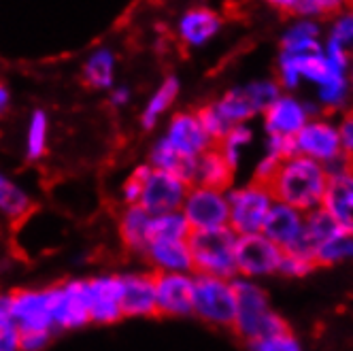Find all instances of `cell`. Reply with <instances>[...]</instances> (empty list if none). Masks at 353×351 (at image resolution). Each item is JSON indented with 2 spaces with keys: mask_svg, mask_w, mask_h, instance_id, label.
I'll use <instances>...</instances> for the list:
<instances>
[{
  "mask_svg": "<svg viewBox=\"0 0 353 351\" xmlns=\"http://www.w3.org/2000/svg\"><path fill=\"white\" fill-rule=\"evenodd\" d=\"M32 198L19 185H15L5 172H0V213L3 217L17 223L32 211Z\"/></svg>",
  "mask_w": 353,
  "mask_h": 351,
  "instance_id": "d4e9b609",
  "label": "cell"
},
{
  "mask_svg": "<svg viewBox=\"0 0 353 351\" xmlns=\"http://www.w3.org/2000/svg\"><path fill=\"white\" fill-rule=\"evenodd\" d=\"M236 290V321L234 332L247 343H256L262 339L290 334V325L283 317L276 315L270 305L266 292L251 283L249 279H234Z\"/></svg>",
  "mask_w": 353,
  "mask_h": 351,
  "instance_id": "7a4b0ae2",
  "label": "cell"
},
{
  "mask_svg": "<svg viewBox=\"0 0 353 351\" xmlns=\"http://www.w3.org/2000/svg\"><path fill=\"white\" fill-rule=\"evenodd\" d=\"M315 266L317 264L313 260H309V258H300V256L283 252V260H281L279 272L288 274V277H305V274H309Z\"/></svg>",
  "mask_w": 353,
  "mask_h": 351,
  "instance_id": "60d3db41",
  "label": "cell"
},
{
  "mask_svg": "<svg viewBox=\"0 0 353 351\" xmlns=\"http://www.w3.org/2000/svg\"><path fill=\"white\" fill-rule=\"evenodd\" d=\"M270 7L279 9L283 15H296L302 19H321L341 13V3L336 0H274Z\"/></svg>",
  "mask_w": 353,
  "mask_h": 351,
  "instance_id": "484cf974",
  "label": "cell"
},
{
  "mask_svg": "<svg viewBox=\"0 0 353 351\" xmlns=\"http://www.w3.org/2000/svg\"><path fill=\"white\" fill-rule=\"evenodd\" d=\"M13 321L19 334L26 332H56L52 315V296L45 290H17L11 292Z\"/></svg>",
  "mask_w": 353,
  "mask_h": 351,
  "instance_id": "52a82bcc",
  "label": "cell"
},
{
  "mask_svg": "<svg viewBox=\"0 0 353 351\" xmlns=\"http://www.w3.org/2000/svg\"><path fill=\"white\" fill-rule=\"evenodd\" d=\"M47 115L45 111L37 109L30 115L28 121V132H26V158L30 162H37L45 156L47 152Z\"/></svg>",
  "mask_w": 353,
  "mask_h": 351,
  "instance_id": "4dcf8cb0",
  "label": "cell"
},
{
  "mask_svg": "<svg viewBox=\"0 0 353 351\" xmlns=\"http://www.w3.org/2000/svg\"><path fill=\"white\" fill-rule=\"evenodd\" d=\"M194 313L207 323L232 328L236 321V290L232 281L194 274Z\"/></svg>",
  "mask_w": 353,
  "mask_h": 351,
  "instance_id": "277c9868",
  "label": "cell"
},
{
  "mask_svg": "<svg viewBox=\"0 0 353 351\" xmlns=\"http://www.w3.org/2000/svg\"><path fill=\"white\" fill-rule=\"evenodd\" d=\"M236 239L239 237L230 225L215 230H192L188 247L192 252L196 274H209V277L234 281L239 274L234 260Z\"/></svg>",
  "mask_w": 353,
  "mask_h": 351,
  "instance_id": "3957f363",
  "label": "cell"
},
{
  "mask_svg": "<svg viewBox=\"0 0 353 351\" xmlns=\"http://www.w3.org/2000/svg\"><path fill=\"white\" fill-rule=\"evenodd\" d=\"M176 94H179V81H176V77H166L164 83L154 92V96L149 98V103L145 105V109L141 113V126L145 130L156 128L158 119L170 109Z\"/></svg>",
  "mask_w": 353,
  "mask_h": 351,
  "instance_id": "4316f807",
  "label": "cell"
},
{
  "mask_svg": "<svg viewBox=\"0 0 353 351\" xmlns=\"http://www.w3.org/2000/svg\"><path fill=\"white\" fill-rule=\"evenodd\" d=\"M190 234L192 228L181 211L166 213L151 219V232H149L151 241H188Z\"/></svg>",
  "mask_w": 353,
  "mask_h": 351,
  "instance_id": "f1b7e54d",
  "label": "cell"
},
{
  "mask_svg": "<svg viewBox=\"0 0 353 351\" xmlns=\"http://www.w3.org/2000/svg\"><path fill=\"white\" fill-rule=\"evenodd\" d=\"M117 56L109 47H98L88 56L83 64V81L92 90H109L115 81Z\"/></svg>",
  "mask_w": 353,
  "mask_h": 351,
  "instance_id": "cb8c5ba5",
  "label": "cell"
},
{
  "mask_svg": "<svg viewBox=\"0 0 353 351\" xmlns=\"http://www.w3.org/2000/svg\"><path fill=\"white\" fill-rule=\"evenodd\" d=\"M251 351H302L300 343L294 339V334H279V337H270L262 339L256 343H249Z\"/></svg>",
  "mask_w": 353,
  "mask_h": 351,
  "instance_id": "f35d334b",
  "label": "cell"
},
{
  "mask_svg": "<svg viewBox=\"0 0 353 351\" xmlns=\"http://www.w3.org/2000/svg\"><path fill=\"white\" fill-rule=\"evenodd\" d=\"M196 164L198 158H188L181 156L176 149L170 147V143L162 137L149 152V166L154 170H164L170 172L174 177H179L183 183H188L190 188L196 181Z\"/></svg>",
  "mask_w": 353,
  "mask_h": 351,
  "instance_id": "44dd1931",
  "label": "cell"
},
{
  "mask_svg": "<svg viewBox=\"0 0 353 351\" xmlns=\"http://www.w3.org/2000/svg\"><path fill=\"white\" fill-rule=\"evenodd\" d=\"M164 139L170 143L172 149H176L181 156H188V158H200L205 152H209L211 147H215L209 134L205 132L198 115L190 111L176 113L170 119Z\"/></svg>",
  "mask_w": 353,
  "mask_h": 351,
  "instance_id": "4fadbf2b",
  "label": "cell"
},
{
  "mask_svg": "<svg viewBox=\"0 0 353 351\" xmlns=\"http://www.w3.org/2000/svg\"><path fill=\"white\" fill-rule=\"evenodd\" d=\"M192 230H215L230 223V205L223 192L207 188H190L181 207Z\"/></svg>",
  "mask_w": 353,
  "mask_h": 351,
  "instance_id": "8992f818",
  "label": "cell"
},
{
  "mask_svg": "<svg viewBox=\"0 0 353 351\" xmlns=\"http://www.w3.org/2000/svg\"><path fill=\"white\" fill-rule=\"evenodd\" d=\"M339 141H341V152L353 156V109L343 115L341 123L336 126Z\"/></svg>",
  "mask_w": 353,
  "mask_h": 351,
  "instance_id": "b9f144b4",
  "label": "cell"
},
{
  "mask_svg": "<svg viewBox=\"0 0 353 351\" xmlns=\"http://www.w3.org/2000/svg\"><path fill=\"white\" fill-rule=\"evenodd\" d=\"M188 192H190V185L183 183L179 177H174V174L164 172V170L151 168L149 177L143 185V194H141L139 205L151 217H160L166 213L181 211Z\"/></svg>",
  "mask_w": 353,
  "mask_h": 351,
  "instance_id": "9c48e42d",
  "label": "cell"
},
{
  "mask_svg": "<svg viewBox=\"0 0 353 351\" xmlns=\"http://www.w3.org/2000/svg\"><path fill=\"white\" fill-rule=\"evenodd\" d=\"M245 92L251 100V105L254 109L260 113V111H268L276 100L281 98V86L274 83L270 79H262V81H254L245 86Z\"/></svg>",
  "mask_w": 353,
  "mask_h": 351,
  "instance_id": "1f68e13d",
  "label": "cell"
},
{
  "mask_svg": "<svg viewBox=\"0 0 353 351\" xmlns=\"http://www.w3.org/2000/svg\"><path fill=\"white\" fill-rule=\"evenodd\" d=\"M351 9H353V3H351Z\"/></svg>",
  "mask_w": 353,
  "mask_h": 351,
  "instance_id": "681fc988",
  "label": "cell"
},
{
  "mask_svg": "<svg viewBox=\"0 0 353 351\" xmlns=\"http://www.w3.org/2000/svg\"><path fill=\"white\" fill-rule=\"evenodd\" d=\"M236 270L243 277H264L276 272L283 260V249L268 241L262 232L236 239L234 247Z\"/></svg>",
  "mask_w": 353,
  "mask_h": 351,
  "instance_id": "ba28073f",
  "label": "cell"
},
{
  "mask_svg": "<svg viewBox=\"0 0 353 351\" xmlns=\"http://www.w3.org/2000/svg\"><path fill=\"white\" fill-rule=\"evenodd\" d=\"M266 149H268V156L274 158V160H279V162H285V160H292V158L298 156L294 137H276V134H270L268 137V143H266Z\"/></svg>",
  "mask_w": 353,
  "mask_h": 351,
  "instance_id": "ab89813d",
  "label": "cell"
},
{
  "mask_svg": "<svg viewBox=\"0 0 353 351\" xmlns=\"http://www.w3.org/2000/svg\"><path fill=\"white\" fill-rule=\"evenodd\" d=\"M317 37H319V23L311 19H300L283 34V49L300 45V43L317 41Z\"/></svg>",
  "mask_w": 353,
  "mask_h": 351,
  "instance_id": "8d00e7d4",
  "label": "cell"
},
{
  "mask_svg": "<svg viewBox=\"0 0 353 351\" xmlns=\"http://www.w3.org/2000/svg\"><path fill=\"white\" fill-rule=\"evenodd\" d=\"M145 258L156 266L158 272L190 274V270H194V260L188 241H151L145 252Z\"/></svg>",
  "mask_w": 353,
  "mask_h": 351,
  "instance_id": "ffe728a7",
  "label": "cell"
},
{
  "mask_svg": "<svg viewBox=\"0 0 353 351\" xmlns=\"http://www.w3.org/2000/svg\"><path fill=\"white\" fill-rule=\"evenodd\" d=\"M351 81H353V70H351Z\"/></svg>",
  "mask_w": 353,
  "mask_h": 351,
  "instance_id": "c3c4849f",
  "label": "cell"
},
{
  "mask_svg": "<svg viewBox=\"0 0 353 351\" xmlns=\"http://www.w3.org/2000/svg\"><path fill=\"white\" fill-rule=\"evenodd\" d=\"M5 330H17L13 321L11 294H0V332H5Z\"/></svg>",
  "mask_w": 353,
  "mask_h": 351,
  "instance_id": "f6af8a7d",
  "label": "cell"
},
{
  "mask_svg": "<svg viewBox=\"0 0 353 351\" xmlns=\"http://www.w3.org/2000/svg\"><path fill=\"white\" fill-rule=\"evenodd\" d=\"M221 28V17L217 11L207 7H196L185 11L176 23V34L188 47L207 45Z\"/></svg>",
  "mask_w": 353,
  "mask_h": 351,
  "instance_id": "d6986e66",
  "label": "cell"
},
{
  "mask_svg": "<svg viewBox=\"0 0 353 351\" xmlns=\"http://www.w3.org/2000/svg\"><path fill=\"white\" fill-rule=\"evenodd\" d=\"M9 103H11V94H9V90L3 83H0V113L7 111Z\"/></svg>",
  "mask_w": 353,
  "mask_h": 351,
  "instance_id": "7dc6e473",
  "label": "cell"
},
{
  "mask_svg": "<svg viewBox=\"0 0 353 351\" xmlns=\"http://www.w3.org/2000/svg\"><path fill=\"white\" fill-rule=\"evenodd\" d=\"M321 207L345 234H353V174L327 179Z\"/></svg>",
  "mask_w": 353,
  "mask_h": 351,
  "instance_id": "ac0fdd59",
  "label": "cell"
},
{
  "mask_svg": "<svg viewBox=\"0 0 353 351\" xmlns=\"http://www.w3.org/2000/svg\"><path fill=\"white\" fill-rule=\"evenodd\" d=\"M215 109L219 111V115L230 123V126H241L245 119H249L251 115H256L258 111L251 105V100L245 92V88H236V90H230L225 94L221 100L213 103Z\"/></svg>",
  "mask_w": 353,
  "mask_h": 351,
  "instance_id": "83f0119b",
  "label": "cell"
},
{
  "mask_svg": "<svg viewBox=\"0 0 353 351\" xmlns=\"http://www.w3.org/2000/svg\"><path fill=\"white\" fill-rule=\"evenodd\" d=\"M52 296V315L56 330H74L90 323L85 303V279H74L49 288Z\"/></svg>",
  "mask_w": 353,
  "mask_h": 351,
  "instance_id": "30bf717a",
  "label": "cell"
},
{
  "mask_svg": "<svg viewBox=\"0 0 353 351\" xmlns=\"http://www.w3.org/2000/svg\"><path fill=\"white\" fill-rule=\"evenodd\" d=\"M228 205H230V228L236 237L247 234H258L262 232L264 219L274 205L272 194L258 185L249 183L241 190H234L228 194Z\"/></svg>",
  "mask_w": 353,
  "mask_h": 351,
  "instance_id": "5b68a950",
  "label": "cell"
},
{
  "mask_svg": "<svg viewBox=\"0 0 353 351\" xmlns=\"http://www.w3.org/2000/svg\"><path fill=\"white\" fill-rule=\"evenodd\" d=\"M109 103L113 107H125L130 103V88L128 86H119V88H113L111 96H109Z\"/></svg>",
  "mask_w": 353,
  "mask_h": 351,
  "instance_id": "bcb514c9",
  "label": "cell"
},
{
  "mask_svg": "<svg viewBox=\"0 0 353 351\" xmlns=\"http://www.w3.org/2000/svg\"><path fill=\"white\" fill-rule=\"evenodd\" d=\"M151 172V166L149 164H141L132 170V174L128 179L123 181L121 185V198L125 207H132V205H139L141 203V194H143V185L149 177Z\"/></svg>",
  "mask_w": 353,
  "mask_h": 351,
  "instance_id": "d590c367",
  "label": "cell"
},
{
  "mask_svg": "<svg viewBox=\"0 0 353 351\" xmlns=\"http://www.w3.org/2000/svg\"><path fill=\"white\" fill-rule=\"evenodd\" d=\"M307 105L298 103L292 96H281L276 103L266 111V130L276 137H296L309 123Z\"/></svg>",
  "mask_w": 353,
  "mask_h": 351,
  "instance_id": "e0dca14e",
  "label": "cell"
},
{
  "mask_svg": "<svg viewBox=\"0 0 353 351\" xmlns=\"http://www.w3.org/2000/svg\"><path fill=\"white\" fill-rule=\"evenodd\" d=\"M251 130L247 128V126H234L228 134H225L215 147L219 149V152L223 154V158L228 160V164L232 166V168H236V164H239V158H241V149L251 141Z\"/></svg>",
  "mask_w": 353,
  "mask_h": 351,
  "instance_id": "d6a6232c",
  "label": "cell"
},
{
  "mask_svg": "<svg viewBox=\"0 0 353 351\" xmlns=\"http://www.w3.org/2000/svg\"><path fill=\"white\" fill-rule=\"evenodd\" d=\"M85 303L90 321L115 323L123 317L121 313V277L103 274V277L85 279Z\"/></svg>",
  "mask_w": 353,
  "mask_h": 351,
  "instance_id": "7c38bea8",
  "label": "cell"
},
{
  "mask_svg": "<svg viewBox=\"0 0 353 351\" xmlns=\"http://www.w3.org/2000/svg\"><path fill=\"white\" fill-rule=\"evenodd\" d=\"M343 260H353V234H345L343 230L327 239L315 254L317 266H330Z\"/></svg>",
  "mask_w": 353,
  "mask_h": 351,
  "instance_id": "f546056e",
  "label": "cell"
},
{
  "mask_svg": "<svg viewBox=\"0 0 353 351\" xmlns=\"http://www.w3.org/2000/svg\"><path fill=\"white\" fill-rule=\"evenodd\" d=\"M327 177L323 166L311 158L296 156L285 160L272 177L268 192L276 203L294 207L300 213H309L321 207Z\"/></svg>",
  "mask_w": 353,
  "mask_h": 351,
  "instance_id": "6da1fadb",
  "label": "cell"
},
{
  "mask_svg": "<svg viewBox=\"0 0 353 351\" xmlns=\"http://www.w3.org/2000/svg\"><path fill=\"white\" fill-rule=\"evenodd\" d=\"M119 277H121V313H123V317L158 315L154 274L128 272V274H119Z\"/></svg>",
  "mask_w": 353,
  "mask_h": 351,
  "instance_id": "9a60e30c",
  "label": "cell"
},
{
  "mask_svg": "<svg viewBox=\"0 0 353 351\" xmlns=\"http://www.w3.org/2000/svg\"><path fill=\"white\" fill-rule=\"evenodd\" d=\"M52 332H26L19 334V351H43L52 343Z\"/></svg>",
  "mask_w": 353,
  "mask_h": 351,
  "instance_id": "7bdbcfd3",
  "label": "cell"
},
{
  "mask_svg": "<svg viewBox=\"0 0 353 351\" xmlns=\"http://www.w3.org/2000/svg\"><path fill=\"white\" fill-rule=\"evenodd\" d=\"M232 172H234V168L223 158V154L217 147H211L209 152H205L198 158L194 185L215 190V192H225L232 183Z\"/></svg>",
  "mask_w": 353,
  "mask_h": 351,
  "instance_id": "7402d4cb",
  "label": "cell"
},
{
  "mask_svg": "<svg viewBox=\"0 0 353 351\" xmlns=\"http://www.w3.org/2000/svg\"><path fill=\"white\" fill-rule=\"evenodd\" d=\"M323 56H325V60L330 62L332 66H336L341 70H347V66H349V52H347L345 47H341L339 43L327 41L325 49H323Z\"/></svg>",
  "mask_w": 353,
  "mask_h": 351,
  "instance_id": "ee69618b",
  "label": "cell"
},
{
  "mask_svg": "<svg viewBox=\"0 0 353 351\" xmlns=\"http://www.w3.org/2000/svg\"><path fill=\"white\" fill-rule=\"evenodd\" d=\"M158 315L185 317L194 313V277L181 272H154Z\"/></svg>",
  "mask_w": 353,
  "mask_h": 351,
  "instance_id": "8fae6325",
  "label": "cell"
},
{
  "mask_svg": "<svg viewBox=\"0 0 353 351\" xmlns=\"http://www.w3.org/2000/svg\"><path fill=\"white\" fill-rule=\"evenodd\" d=\"M296 149L298 156L311 158L319 164H325L327 160H332L334 156L341 154V141L336 126L327 123L323 119H313L302 128L296 137Z\"/></svg>",
  "mask_w": 353,
  "mask_h": 351,
  "instance_id": "5bb4252c",
  "label": "cell"
},
{
  "mask_svg": "<svg viewBox=\"0 0 353 351\" xmlns=\"http://www.w3.org/2000/svg\"><path fill=\"white\" fill-rule=\"evenodd\" d=\"M302 223H305V213H300L294 207L276 203L274 200V205L270 207V211L264 219L262 234L285 252V249H290L296 243V239L300 237Z\"/></svg>",
  "mask_w": 353,
  "mask_h": 351,
  "instance_id": "2e32d148",
  "label": "cell"
},
{
  "mask_svg": "<svg viewBox=\"0 0 353 351\" xmlns=\"http://www.w3.org/2000/svg\"><path fill=\"white\" fill-rule=\"evenodd\" d=\"M196 115H198L200 123H203L205 132L209 134V139L213 141V145H217L225 134H228V132L232 130V126L219 115V111L215 109L213 103L207 105V107H203V109H198Z\"/></svg>",
  "mask_w": 353,
  "mask_h": 351,
  "instance_id": "836d02e7",
  "label": "cell"
},
{
  "mask_svg": "<svg viewBox=\"0 0 353 351\" xmlns=\"http://www.w3.org/2000/svg\"><path fill=\"white\" fill-rule=\"evenodd\" d=\"M330 41L339 43L341 47H345L347 52L353 49V9L351 11H341L332 23V32H330Z\"/></svg>",
  "mask_w": 353,
  "mask_h": 351,
  "instance_id": "74e56055",
  "label": "cell"
},
{
  "mask_svg": "<svg viewBox=\"0 0 353 351\" xmlns=\"http://www.w3.org/2000/svg\"><path fill=\"white\" fill-rule=\"evenodd\" d=\"M151 217L141 205H132V207H125L121 217H119V234L121 241L125 243V247L132 249L137 254L147 252L149 247V232H151Z\"/></svg>",
  "mask_w": 353,
  "mask_h": 351,
  "instance_id": "603a6c76",
  "label": "cell"
},
{
  "mask_svg": "<svg viewBox=\"0 0 353 351\" xmlns=\"http://www.w3.org/2000/svg\"><path fill=\"white\" fill-rule=\"evenodd\" d=\"M349 94V81L345 74H336V77L327 79L323 86H319V100L327 109H341L347 103Z\"/></svg>",
  "mask_w": 353,
  "mask_h": 351,
  "instance_id": "e575fe53",
  "label": "cell"
}]
</instances>
